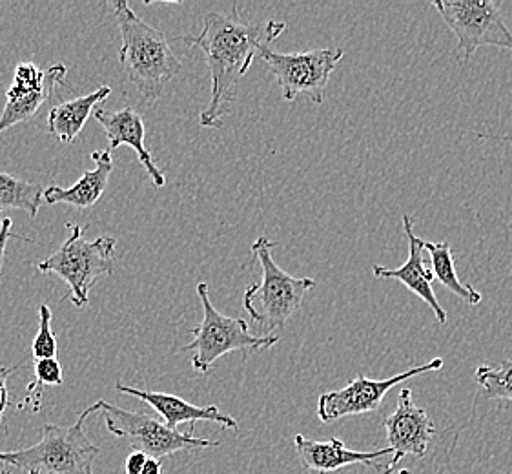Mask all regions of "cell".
Returning a JSON list of instances; mask_svg holds the SVG:
<instances>
[{
    "mask_svg": "<svg viewBox=\"0 0 512 474\" xmlns=\"http://www.w3.org/2000/svg\"><path fill=\"white\" fill-rule=\"evenodd\" d=\"M287 30V22L245 21L237 6L230 13L210 11L203 19L199 35L183 37L188 46L205 53L212 77V97L201 112L199 123L203 128H221L225 115L236 101L237 88L250 66L259 59V53L276 41Z\"/></svg>",
    "mask_w": 512,
    "mask_h": 474,
    "instance_id": "1",
    "label": "cell"
},
{
    "mask_svg": "<svg viewBox=\"0 0 512 474\" xmlns=\"http://www.w3.org/2000/svg\"><path fill=\"white\" fill-rule=\"evenodd\" d=\"M112 6L123 42L119 48V61L124 73L143 101L155 104L175 75L181 72V61L172 52L163 33L146 24L128 2L115 0Z\"/></svg>",
    "mask_w": 512,
    "mask_h": 474,
    "instance_id": "2",
    "label": "cell"
},
{
    "mask_svg": "<svg viewBox=\"0 0 512 474\" xmlns=\"http://www.w3.org/2000/svg\"><path fill=\"white\" fill-rule=\"evenodd\" d=\"M276 241L259 236L252 243V256L261 267V281L250 285L243 296V307L256 323L259 336H277L303 305L307 292L316 289L312 278H297L285 272L272 258Z\"/></svg>",
    "mask_w": 512,
    "mask_h": 474,
    "instance_id": "3",
    "label": "cell"
},
{
    "mask_svg": "<svg viewBox=\"0 0 512 474\" xmlns=\"http://www.w3.org/2000/svg\"><path fill=\"white\" fill-rule=\"evenodd\" d=\"M99 411L101 405L97 402L82 411L73 425L62 427L46 423L39 444L21 451H0V464L26 474H93V462L101 449L84 433V422Z\"/></svg>",
    "mask_w": 512,
    "mask_h": 474,
    "instance_id": "4",
    "label": "cell"
},
{
    "mask_svg": "<svg viewBox=\"0 0 512 474\" xmlns=\"http://www.w3.org/2000/svg\"><path fill=\"white\" fill-rule=\"evenodd\" d=\"M197 296L203 305V321L190 330L194 340L179 351L195 352L192 358L195 371L208 374L225 354L267 351L279 343V336H257L250 332L248 321L221 314L210 299L205 281L197 285Z\"/></svg>",
    "mask_w": 512,
    "mask_h": 474,
    "instance_id": "5",
    "label": "cell"
},
{
    "mask_svg": "<svg viewBox=\"0 0 512 474\" xmlns=\"http://www.w3.org/2000/svg\"><path fill=\"white\" fill-rule=\"evenodd\" d=\"M70 236L50 258L37 263L39 272L57 274L70 287V298L77 309L90 303V290L103 278L113 274V252L117 247L115 237L86 239L79 225H68Z\"/></svg>",
    "mask_w": 512,
    "mask_h": 474,
    "instance_id": "6",
    "label": "cell"
},
{
    "mask_svg": "<svg viewBox=\"0 0 512 474\" xmlns=\"http://www.w3.org/2000/svg\"><path fill=\"white\" fill-rule=\"evenodd\" d=\"M434 10L458 39L461 62L471 61L482 46H496L511 52L512 33L505 24L500 2L496 0H434Z\"/></svg>",
    "mask_w": 512,
    "mask_h": 474,
    "instance_id": "7",
    "label": "cell"
},
{
    "mask_svg": "<svg viewBox=\"0 0 512 474\" xmlns=\"http://www.w3.org/2000/svg\"><path fill=\"white\" fill-rule=\"evenodd\" d=\"M106 429L117 436L124 438L134 445V451L148 454L150 458H163L183 451H201L210 447H219V442L195 438L192 433H179L177 429H170L166 423L157 420L154 416L144 413H130L117 405L99 400Z\"/></svg>",
    "mask_w": 512,
    "mask_h": 474,
    "instance_id": "8",
    "label": "cell"
},
{
    "mask_svg": "<svg viewBox=\"0 0 512 474\" xmlns=\"http://www.w3.org/2000/svg\"><path fill=\"white\" fill-rule=\"evenodd\" d=\"M343 55L341 48L301 53H279L265 48L259 53V59L274 73L285 101L292 103L297 95H305L312 103L323 104L330 75L338 68Z\"/></svg>",
    "mask_w": 512,
    "mask_h": 474,
    "instance_id": "9",
    "label": "cell"
},
{
    "mask_svg": "<svg viewBox=\"0 0 512 474\" xmlns=\"http://www.w3.org/2000/svg\"><path fill=\"white\" fill-rule=\"evenodd\" d=\"M443 369V360H434L412 367L409 371L396 374L387 380H370L367 376L359 374L352 382L339 389L321 394L318 400V416L323 423L336 422L347 416H359V414L374 413L385 400L387 392L394 389L401 382H407L410 378H416L427 372H436Z\"/></svg>",
    "mask_w": 512,
    "mask_h": 474,
    "instance_id": "10",
    "label": "cell"
},
{
    "mask_svg": "<svg viewBox=\"0 0 512 474\" xmlns=\"http://www.w3.org/2000/svg\"><path fill=\"white\" fill-rule=\"evenodd\" d=\"M383 425L389 438V447L394 453L385 474L392 473L405 456L423 458L436 433V425L431 416L414 403L410 389H401L398 409L383 420Z\"/></svg>",
    "mask_w": 512,
    "mask_h": 474,
    "instance_id": "11",
    "label": "cell"
},
{
    "mask_svg": "<svg viewBox=\"0 0 512 474\" xmlns=\"http://www.w3.org/2000/svg\"><path fill=\"white\" fill-rule=\"evenodd\" d=\"M294 447L301 464L305 465L308 471L318 474L334 473L341 467L356 464L367 465L376 469L378 473H385L387 467L379 464V458L394 454L390 447L378 449V451H352L339 438L318 442V440L305 438L303 434L294 436Z\"/></svg>",
    "mask_w": 512,
    "mask_h": 474,
    "instance_id": "12",
    "label": "cell"
},
{
    "mask_svg": "<svg viewBox=\"0 0 512 474\" xmlns=\"http://www.w3.org/2000/svg\"><path fill=\"white\" fill-rule=\"evenodd\" d=\"M403 230L405 236L409 239V258L398 268H385L381 265H372V272L378 279H396L403 283L410 292H414L418 298L423 299L429 307H431L436 321L438 323H447V312L441 307L440 301L436 298L434 290H432V281L434 274L429 268H425V243L421 237L414 234V225H412V217L403 216Z\"/></svg>",
    "mask_w": 512,
    "mask_h": 474,
    "instance_id": "13",
    "label": "cell"
},
{
    "mask_svg": "<svg viewBox=\"0 0 512 474\" xmlns=\"http://www.w3.org/2000/svg\"><path fill=\"white\" fill-rule=\"evenodd\" d=\"M93 117L97 123L101 124L108 137L110 152L119 148V146H130L135 150L139 163L144 166L146 174L154 181L157 188H163L166 179H164L163 170L155 165L154 157L148 152L144 145L146 137V128H144L143 115L139 114L132 106H126L123 110L117 112H108L104 108H97L93 112Z\"/></svg>",
    "mask_w": 512,
    "mask_h": 474,
    "instance_id": "14",
    "label": "cell"
},
{
    "mask_svg": "<svg viewBox=\"0 0 512 474\" xmlns=\"http://www.w3.org/2000/svg\"><path fill=\"white\" fill-rule=\"evenodd\" d=\"M115 387H117V391L123 392V394H130V396L148 403L152 409H155V413L163 416L164 423L170 429H177L181 423L195 422L217 423V425H221L225 429H234V431H237V427H239L236 418L230 416V414L223 413L217 405L199 407V405H192V403H188L183 398L174 396V394L143 391V389H135V387L124 385L121 382H117Z\"/></svg>",
    "mask_w": 512,
    "mask_h": 474,
    "instance_id": "15",
    "label": "cell"
},
{
    "mask_svg": "<svg viewBox=\"0 0 512 474\" xmlns=\"http://www.w3.org/2000/svg\"><path fill=\"white\" fill-rule=\"evenodd\" d=\"M92 161L95 168L90 172H84L81 179L70 186H48L44 190L46 205H72L75 208H92L106 190L110 176H112L113 159L110 150L92 152Z\"/></svg>",
    "mask_w": 512,
    "mask_h": 474,
    "instance_id": "16",
    "label": "cell"
},
{
    "mask_svg": "<svg viewBox=\"0 0 512 474\" xmlns=\"http://www.w3.org/2000/svg\"><path fill=\"white\" fill-rule=\"evenodd\" d=\"M66 73L68 68L64 64H55L46 70V81L39 90H21L10 86L6 92L4 112L0 115V134L15 124L30 121L31 117L41 110L42 104L46 103L64 83Z\"/></svg>",
    "mask_w": 512,
    "mask_h": 474,
    "instance_id": "17",
    "label": "cell"
},
{
    "mask_svg": "<svg viewBox=\"0 0 512 474\" xmlns=\"http://www.w3.org/2000/svg\"><path fill=\"white\" fill-rule=\"evenodd\" d=\"M110 93V86H99L93 93L53 106L46 121L48 132L57 141H61L62 145H70L77 139V135L81 134L82 126L88 123L92 112L97 110L95 106L104 103L110 97Z\"/></svg>",
    "mask_w": 512,
    "mask_h": 474,
    "instance_id": "18",
    "label": "cell"
},
{
    "mask_svg": "<svg viewBox=\"0 0 512 474\" xmlns=\"http://www.w3.org/2000/svg\"><path fill=\"white\" fill-rule=\"evenodd\" d=\"M425 252L431 256L432 261V274L434 279L440 281L445 289L451 290L454 296L463 299L467 305L476 307L482 303V292L461 283L456 272V263L452 258V248L447 241H440V243H425Z\"/></svg>",
    "mask_w": 512,
    "mask_h": 474,
    "instance_id": "19",
    "label": "cell"
},
{
    "mask_svg": "<svg viewBox=\"0 0 512 474\" xmlns=\"http://www.w3.org/2000/svg\"><path fill=\"white\" fill-rule=\"evenodd\" d=\"M44 190L46 188L39 183L0 172V212L15 208L37 217L44 201Z\"/></svg>",
    "mask_w": 512,
    "mask_h": 474,
    "instance_id": "20",
    "label": "cell"
},
{
    "mask_svg": "<svg viewBox=\"0 0 512 474\" xmlns=\"http://www.w3.org/2000/svg\"><path fill=\"white\" fill-rule=\"evenodd\" d=\"M474 376L487 400L512 402V360L498 361L494 365L483 363Z\"/></svg>",
    "mask_w": 512,
    "mask_h": 474,
    "instance_id": "21",
    "label": "cell"
},
{
    "mask_svg": "<svg viewBox=\"0 0 512 474\" xmlns=\"http://www.w3.org/2000/svg\"><path fill=\"white\" fill-rule=\"evenodd\" d=\"M64 383L61 361L52 360L35 361V380L26 387V400L22 407H28L33 413L41 411L42 391L44 387H61Z\"/></svg>",
    "mask_w": 512,
    "mask_h": 474,
    "instance_id": "22",
    "label": "cell"
},
{
    "mask_svg": "<svg viewBox=\"0 0 512 474\" xmlns=\"http://www.w3.org/2000/svg\"><path fill=\"white\" fill-rule=\"evenodd\" d=\"M53 314L48 305L39 307V330L31 343V354L35 361L57 358V338L52 329Z\"/></svg>",
    "mask_w": 512,
    "mask_h": 474,
    "instance_id": "23",
    "label": "cell"
},
{
    "mask_svg": "<svg viewBox=\"0 0 512 474\" xmlns=\"http://www.w3.org/2000/svg\"><path fill=\"white\" fill-rule=\"evenodd\" d=\"M46 81V72L37 68L33 62H21L17 64L11 86L21 88V90H39Z\"/></svg>",
    "mask_w": 512,
    "mask_h": 474,
    "instance_id": "24",
    "label": "cell"
},
{
    "mask_svg": "<svg viewBox=\"0 0 512 474\" xmlns=\"http://www.w3.org/2000/svg\"><path fill=\"white\" fill-rule=\"evenodd\" d=\"M17 371H19V365L8 367V369L0 365V423L4 420L6 409L11 405L10 392H8V380H10L11 374H15Z\"/></svg>",
    "mask_w": 512,
    "mask_h": 474,
    "instance_id": "25",
    "label": "cell"
},
{
    "mask_svg": "<svg viewBox=\"0 0 512 474\" xmlns=\"http://www.w3.org/2000/svg\"><path fill=\"white\" fill-rule=\"evenodd\" d=\"M11 227H13L11 217H4V219H2V223H0V279H2V267H4V259H6L8 241H10L11 237H15V239H22V241H28L26 237L13 234Z\"/></svg>",
    "mask_w": 512,
    "mask_h": 474,
    "instance_id": "26",
    "label": "cell"
},
{
    "mask_svg": "<svg viewBox=\"0 0 512 474\" xmlns=\"http://www.w3.org/2000/svg\"><path fill=\"white\" fill-rule=\"evenodd\" d=\"M148 454L141 453V451H132L126 456L124 462V471L126 474H141L143 473L144 465L148 462Z\"/></svg>",
    "mask_w": 512,
    "mask_h": 474,
    "instance_id": "27",
    "label": "cell"
},
{
    "mask_svg": "<svg viewBox=\"0 0 512 474\" xmlns=\"http://www.w3.org/2000/svg\"><path fill=\"white\" fill-rule=\"evenodd\" d=\"M141 474H163V465L157 458H148V462L144 465L143 473Z\"/></svg>",
    "mask_w": 512,
    "mask_h": 474,
    "instance_id": "28",
    "label": "cell"
},
{
    "mask_svg": "<svg viewBox=\"0 0 512 474\" xmlns=\"http://www.w3.org/2000/svg\"><path fill=\"white\" fill-rule=\"evenodd\" d=\"M478 139H483V141H505V143H512V135H494V134H476Z\"/></svg>",
    "mask_w": 512,
    "mask_h": 474,
    "instance_id": "29",
    "label": "cell"
},
{
    "mask_svg": "<svg viewBox=\"0 0 512 474\" xmlns=\"http://www.w3.org/2000/svg\"><path fill=\"white\" fill-rule=\"evenodd\" d=\"M398 474H412L410 473L409 469H401L400 473Z\"/></svg>",
    "mask_w": 512,
    "mask_h": 474,
    "instance_id": "30",
    "label": "cell"
},
{
    "mask_svg": "<svg viewBox=\"0 0 512 474\" xmlns=\"http://www.w3.org/2000/svg\"><path fill=\"white\" fill-rule=\"evenodd\" d=\"M0 474H11V471L10 469H2V471H0Z\"/></svg>",
    "mask_w": 512,
    "mask_h": 474,
    "instance_id": "31",
    "label": "cell"
}]
</instances>
